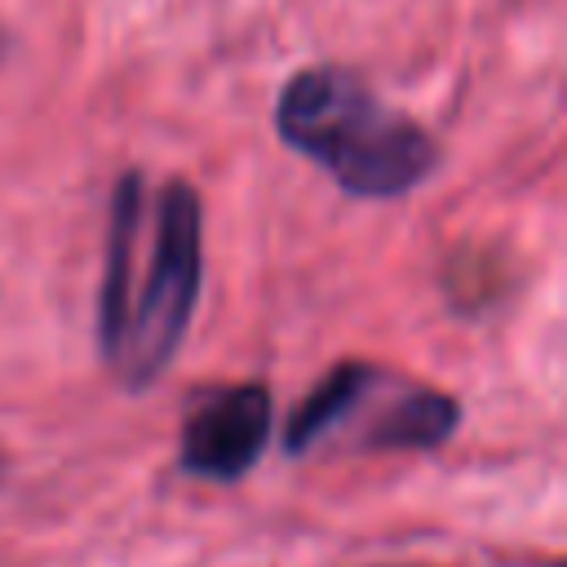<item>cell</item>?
<instances>
[{
  "mask_svg": "<svg viewBox=\"0 0 567 567\" xmlns=\"http://www.w3.org/2000/svg\"><path fill=\"white\" fill-rule=\"evenodd\" d=\"M275 133L354 199H399L434 164V137L390 111L350 66H301L275 97Z\"/></svg>",
  "mask_w": 567,
  "mask_h": 567,
  "instance_id": "cell-1",
  "label": "cell"
},
{
  "mask_svg": "<svg viewBox=\"0 0 567 567\" xmlns=\"http://www.w3.org/2000/svg\"><path fill=\"white\" fill-rule=\"evenodd\" d=\"M204 279V208L190 182L168 177L155 195V239L146 261L137 266L124 346H120V377L142 390L151 385L177 354Z\"/></svg>",
  "mask_w": 567,
  "mask_h": 567,
  "instance_id": "cell-2",
  "label": "cell"
},
{
  "mask_svg": "<svg viewBox=\"0 0 567 567\" xmlns=\"http://www.w3.org/2000/svg\"><path fill=\"white\" fill-rule=\"evenodd\" d=\"M270 421L275 403L270 390L257 381L217 385L199 394L182 425V470L217 483L248 474L270 439Z\"/></svg>",
  "mask_w": 567,
  "mask_h": 567,
  "instance_id": "cell-3",
  "label": "cell"
},
{
  "mask_svg": "<svg viewBox=\"0 0 567 567\" xmlns=\"http://www.w3.org/2000/svg\"><path fill=\"white\" fill-rule=\"evenodd\" d=\"M142 226H146V182L137 168H128L115 182L111 195V221H106V261L97 284V350L115 368L128 323V301L142 266Z\"/></svg>",
  "mask_w": 567,
  "mask_h": 567,
  "instance_id": "cell-4",
  "label": "cell"
},
{
  "mask_svg": "<svg viewBox=\"0 0 567 567\" xmlns=\"http://www.w3.org/2000/svg\"><path fill=\"white\" fill-rule=\"evenodd\" d=\"M461 421V408L452 394L430 385H390V403L372 416L368 443L372 447H439Z\"/></svg>",
  "mask_w": 567,
  "mask_h": 567,
  "instance_id": "cell-5",
  "label": "cell"
},
{
  "mask_svg": "<svg viewBox=\"0 0 567 567\" xmlns=\"http://www.w3.org/2000/svg\"><path fill=\"white\" fill-rule=\"evenodd\" d=\"M368 372H372V363H363V359L337 363V368L297 403V412L288 416V430H284L288 452H306V447H315L319 439H328L332 430H341L346 416H350V408H354V399H359V390H363V381H368Z\"/></svg>",
  "mask_w": 567,
  "mask_h": 567,
  "instance_id": "cell-6",
  "label": "cell"
}]
</instances>
